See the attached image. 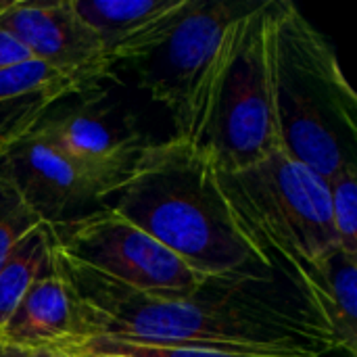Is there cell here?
I'll list each match as a JSON object with an SVG mask.
<instances>
[{"label":"cell","mask_w":357,"mask_h":357,"mask_svg":"<svg viewBox=\"0 0 357 357\" xmlns=\"http://www.w3.org/2000/svg\"><path fill=\"white\" fill-rule=\"evenodd\" d=\"M307 303L328 326L337 351L356 357L357 351V257L341 249L318 268V278L307 293Z\"/></svg>","instance_id":"14"},{"label":"cell","mask_w":357,"mask_h":357,"mask_svg":"<svg viewBox=\"0 0 357 357\" xmlns=\"http://www.w3.org/2000/svg\"><path fill=\"white\" fill-rule=\"evenodd\" d=\"M33 132L86 172L102 188V197L128 176L146 146L132 117H117L96 102L61 117H44Z\"/></svg>","instance_id":"9"},{"label":"cell","mask_w":357,"mask_h":357,"mask_svg":"<svg viewBox=\"0 0 357 357\" xmlns=\"http://www.w3.org/2000/svg\"><path fill=\"white\" fill-rule=\"evenodd\" d=\"M0 357H73L59 347H19L0 343Z\"/></svg>","instance_id":"20"},{"label":"cell","mask_w":357,"mask_h":357,"mask_svg":"<svg viewBox=\"0 0 357 357\" xmlns=\"http://www.w3.org/2000/svg\"><path fill=\"white\" fill-rule=\"evenodd\" d=\"M0 27L15 36L31 59L48 65L79 92L111 73V61L98 33L77 15L73 0L2 2Z\"/></svg>","instance_id":"8"},{"label":"cell","mask_w":357,"mask_h":357,"mask_svg":"<svg viewBox=\"0 0 357 357\" xmlns=\"http://www.w3.org/2000/svg\"><path fill=\"white\" fill-rule=\"evenodd\" d=\"M278 0H257L228 29L226 54L192 138L218 174L253 167L280 149L274 31Z\"/></svg>","instance_id":"5"},{"label":"cell","mask_w":357,"mask_h":357,"mask_svg":"<svg viewBox=\"0 0 357 357\" xmlns=\"http://www.w3.org/2000/svg\"><path fill=\"white\" fill-rule=\"evenodd\" d=\"M253 2L190 0L167 42L149 59L140 86L165 105L176 126V138L192 142L213 82L226 54L230 25Z\"/></svg>","instance_id":"6"},{"label":"cell","mask_w":357,"mask_h":357,"mask_svg":"<svg viewBox=\"0 0 357 357\" xmlns=\"http://www.w3.org/2000/svg\"><path fill=\"white\" fill-rule=\"evenodd\" d=\"M25 61H31V54L27 52V48L15 36H10L6 29L0 27V69H8Z\"/></svg>","instance_id":"19"},{"label":"cell","mask_w":357,"mask_h":357,"mask_svg":"<svg viewBox=\"0 0 357 357\" xmlns=\"http://www.w3.org/2000/svg\"><path fill=\"white\" fill-rule=\"evenodd\" d=\"M69 356H117V357H297V356H264V354H236L224 349L207 347H161V345H140L119 339L94 337L82 339L71 345L61 347Z\"/></svg>","instance_id":"16"},{"label":"cell","mask_w":357,"mask_h":357,"mask_svg":"<svg viewBox=\"0 0 357 357\" xmlns=\"http://www.w3.org/2000/svg\"><path fill=\"white\" fill-rule=\"evenodd\" d=\"M73 357H117V356H73Z\"/></svg>","instance_id":"21"},{"label":"cell","mask_w":357,"mask_h":357,"mask_svg":"<svg viewBox=\"0 0 357 357\" xmlns=\"http://www.w3.org/2000/svg\"><path fill=\"white\" fill-rule=\"evenodd\" d=\"M77 92L71 79L36 59L0 69V161L40 126L56 100Z\"/></svg>","instance_id":"12"},{"label":"cell","mask_w":357,"mask_h":357,"mask_svg":"<svg viewBox=\"0 0 357 357\" xmlns=\"http://www.w3.org/2000/svg\"><path fill=\"white\" fill-rule=\"evenodd\" d=\"M52 226L42 224L31 230L0 266V328L31 284L52 266Z\"/></svg>","instance_id":"15"},{"label":"cell","mask_w":357,"mask_h":357,"mask_svg":"<svg viewBox=\"0 0 357 357\" xmlns=\"http://www.w3.org/2000/svg\"><path fill=\"white\" fill-rule=\"evenodd\" d=\"M280 149L326 182L357 167V98L328 40L287 0L274 31Z\"/></svg>","instance_id":"3"},{"label":"cell","mask_w":357,"mask_h":357,"mask_svg":"<svg viewBox=\"0 0 357 357\" xmlns=\"http://www.w3.org/2000/svg\"><path fill=\"white\" fill-rule=\"evenodd\" d=\"M328 188L339 249L357 257V167H345L333 176Z\"/></svg>","instance_id":"18"},{"label":"cell","mask_w":357,"mask_h":357,"mask_svg":"<svg viewBox=\"0 0 357 357\" xmlns=\"http://www.w3.org/2000/svg\"><path fill=\"white\" fill-rule=\"evenodd\" d=\"M0 169L46 224L73 220L82 207L98 205L102 197V188L86 172L65 159L36 132L4 155Z\"/></svg>","instance_id":"10"},{"label":"cell","mask_w":357,"mask_h":357,"mask_svg":"<svg viewBox=\"0 0 357 357\" xmlns=\"http://www.w3.org/2000/svg\"><path fill=\"white\" fill-rule=\"evenodd\" d=\"M232 215L261 259L307 301L320 264L339 249L328 182L284 151L234 174H220Z\"/></svg>","instance_id":"4"},{"label":"cell","mask_w":357,"mask_h":357,"mask_svg":"<svg viewBox=\"0 0 357 357\" xmlns=\"http://www.w3.org/2000/svg\"><path fill=\"white\" fill-rule=\"evenodd\" d=\"M42 224L46 222L23 201L8 176L0 169V266L13 249Z\"/></svg>","instance_id":"17"},{"label":"cell","mask_w":357,"mask_h":357,"mask_svg":"<svg viewBox=\"0 0 357 357\" xmlns=\"http://www.w3.org/2000/svg\"><path fill=\"white\" fill-rule=\"evenodd\" d=\"M52 261L73 301L75 341L107 337L140 345L297 357L337 351L324 320L299 293L280 291L274 270L218 276L192 295L159 297L73 261L56 243Z\"/></svg>","instance_id":"1"},{"label":"cell","mask_w":357,"mask_h":357,"mask_svg":"<svg viewBox=\"0 0 357 357\" xmlns=\"http://www.w3.org/2000/svg\"><path fill=\"white\" fill-rule=\"evenodd\" d=\"M75 337L73 301L52 261L0 328V343L61 349L75 341Z\"/></svg>","instance_id":"13"},{"label":"cell","mask_w":357,"mask_h":357,"mask_svg":"<svg viewBox=\"0 0 357 357\" xmlns=\"http://www.w3.org/2000/svg\"><path fill=\"white\" fill-rule=\"evenodd\" d=\"M50 226L56 247L67 257L146 295H192L209 280L111 209L96 207Z\"/></svg>","instance_id":"7"},{"label":"cell","mask_w":357,"mask_h":357,"mask_svg":"<svg viewBox=\"0 0 357 357\" xmlns=\"http://www.w3.org/2000/svg\"><path fill=\"white\" fill-rule=\"evenodd\" d=\"M100 207L151 234L203 276L270 270L241 232L218 169L184 138L146 144Z\"/></svg>","instance_id":"2"},{"label":"cell","mask_w":357,"mask_h":357,"mask_svg":"<svg viewBox=\"0 0 357 357\" xmlns=\"http://www.w3.org/2000/svg\"><path fill=\"white\" fill-rule=\"evenodd\" d=\"M190 0H73L98 33L111 65L155 54L180 23Z\"/></svg>","instance_id":"11"}]
</instances>
